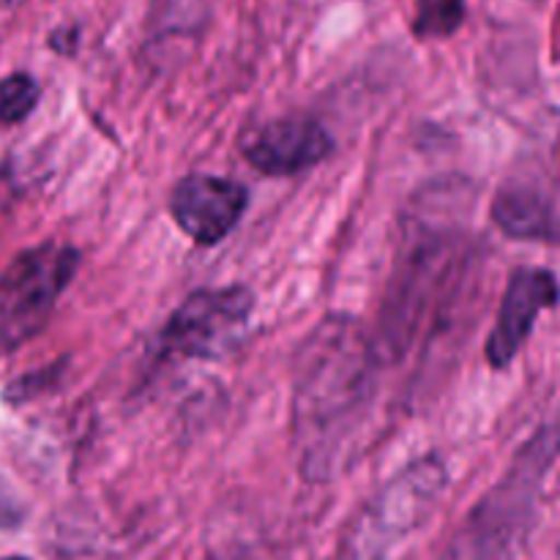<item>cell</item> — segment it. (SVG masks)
Wrapping results in <instances>:
<instances>
[{"mask_svg":"<svg viewBox=\"0 0 560 560\" xmlns=\"http://www.w3.org/2000/svg\"><path fill=\"white\" fill-rule=\"evenodd\" d=\"M375 394V348L345 317L323 320L304 345L295 386V432L304 470L312 479L331 474L339 454L366 419Z\"/></svg>","mask_w":560,"mask_h":560,"instance_id":"6da1fadb","label":"cell"},{"mask_svg":"<svg viewBox=\"0 0 560 560\" xmlns=\"http://www.w3.org/2000/svg\"><path fill=\"white\" fill-rule=\"evenodd\" d=\"M446 468L424 457L394 476L353 520L345 539V560H383L394 545L419 528L446 490Z\"/></svg>","mask_w":560,"mask_h":560,"instance_id":"7a4b0ae2","label":"cell"},{"mask_svg":"<svg viewBox=\"0 0 560 560\" xmlns=\"http://www.w3.org/2000/svg\"><path fill=\"white\" fill-rule=\"evenodd\" d=\"M459 244L452 238H427L410 246L399 273L392 282V295L383 310V345L405 353L413 339L427 331V320L446 306L448 290L457 284Z\"/></svg>","mask_w":560,"mask_h":560,"instance_id":"3957f363","label":"cell"},{"mask_svg":"<svg viewBox=\"0 0 560 560\" xmlns=\"http://www.w3.org/2000/svg\"><path fill=\"white\" fill-rule=\"evenodd\" d=\"M80 266L71 246L44 244L16 257L0 277V353L20 348L47 323Z\"/></svg>","mask_w":560,"mask_h":560,"instance_id":"277c9868","label":"cell"},{"mask_svg":"<svg viewBox=\"0 0 560 560\" xmlns=\"http://www.w3.org/2000/svg\"><path fill=\"white\" fill-rule=\"evenodd\" d=\"M255 295L241 284L191 293L162 331V345L184 359H222L238 348L249 326Z\"/></svg>","mask_w":560,"mask_h":560,"instance_id":"5b68a950","label":"cell"},{"mask_svg":"<svg viewBox=\"0 0 560 560\" xmlns=\"http://www.w3.org/2000/svg\"><path fill=\"white\" fill-rule=\"evenodd\" d=\"M249 206V191L238 180L191 173L175 184L170 213L195 244L213 246L228 238Z\"/></svg>","mask_w":560,"mask_h":560,"instance_id":"8992f818","label":"cell"},{"mask_svg":"<svg viewBox=\"0 0 560 560\" xmlns=\"http://www.w3.org/2000/svg\"><path fill=\"white\" fill-rule=\"evenodd\" d=\"M558 301L560 284L552 271L536 266H523L512 271L495 328L487 337V361L495 370H506L517 359L523 345L528 342L541 312L558 306Z\"/></svg>","mask_w":560,"mask_h":560,"instance_id":"52a82bcc","label":"cell"},{"mask_svg":"<svg viewBox=\"0 0 560 560\" xmlns=\"http://www.w3.org/2000/svg\"><path fill=\"white\" fill-rule=\"evenodd\" d=\"M334 140L315 118H277L241 137V153L266 175H295L315 167L331 153Z\"/></svg>","mask_w":560,"mask_h":560,"instance_id":"ba28073f","label":"cell"},{"mask_svg":"<svg viewBox=\"0 0 560 560\" xmlns=\"http://www.w3.org/2000/svg\"><path fill=\"white\" fill-rule=\"evenodd\" d=\"M492 222L512 238L523 241H547L560 244V213L539 191L523 189H501L492 200Z\"/></svg>","mask_w":560,"mask_h":560,"instance_id":"9c48e42d","label":"cell"},{"mask_svg":"<svg viewBox=\"0 0 560 560\" xmlns=\"http://www.w3.org/2000/svg\"><path fill=\"white\" fill-rule=\"evenodd\" d=\"M465 0H419L413 31L419 38H446L463 25Z\"/></svg>","mask_w":560,"mask_h":560,"instance_id":"30bf717a","label":"cell"},{"mask_svg":"<svg viewBox=\"0 0 560 560\" xmlns=\"http://www.w3.org/2000/svg\"><path fill=\"white\" fill-rule=\"evenodd\" d=\"M38 102V85L27 74H11L0 80V124H20Z\"/></svg>","mask_w":560,"mask_h":560,"instance_id":"8fae6325","label":"cell"},{"mask_svg":"<svg viewBox=\"0 0 560 560\" xmlns=\"http://www.w3.org/2000/svg\"><path fill=\"white\" fill-rule=\"evenodd\" d=\"M22 520V509L16 503V498L11 495L9 487L0 481V528H14Z\"/></svg>","mask_w":560,"mask_h":560,"instance_id":"7c38bea8","label":"cell"},{"mask_svg":"<svg viewBox=\"0 0 560 560\" xmlns=\"http://www.w3.org/2000/svg\"><path fill=\"white\" fill-rule=\"evenodd\" d=\"M9 3H14V0H0V9H3V5H9Z\"/></svg>","mask_w":560,"mask_h":560,"instance_id":"4fadbf2b","label":"cell"},{"mask_svg":"<svg viewBox=\"0 0 560 560\" xmlns=\"http://www.w3.org/2000/svg\"><path fill=\"white\" fill-rule=\"evenodd\" d=\"M11 560H22V558H11Z\"/></svg>","mask_w":560,"mask_h":560,"instance_id":"5bb4252c","label":"cell"}]
</instances>
